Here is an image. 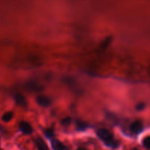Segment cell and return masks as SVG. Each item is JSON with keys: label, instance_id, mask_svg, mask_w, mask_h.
Returning a JSON list of instances; mask_svg holds the SVG:
<instances>
[{"label": "cell", "instance_id": "6da1fadb", "mask_svg": "<svg viewBox=\"0 0 150 150\" xmlns=\"http://www.w3.org/2000/svg\"><path fill=\"white\" fill-rule=\"evenodd\" d=\"M96 135L103 142L106 146L112 149H116L120 146V143L115 140L113 135L106 129H99L96 131Z\"/></svg>", "mask_w": 150, "mask_h": 150}, {"label": "cell", "instance_id": "7a4b0ae2", "mask_svg": "<svg viewBox=\"0 0 150 150\" xmlns=\"http://www.w3.org/2000/svg\"><path fill=\"white\" fill-rule=\"evenodd\" d=\"M51 146L53 150H69L67 146L55 139H51Z\"/></svg>", "mask_w": 150, "mask_h": 150}, {"label": "cell", "instance_id": "3957f363", "mask_svg": "<svg viewBox=\"0 0 150 150\" xmlns=\"http://www.w3.org/2000/svg\"><path fill=\"white\" fill-rule=\"evenodd\" d=\"M144 129V126H143L142 122L139 120H136V121L133 122L130 125V130L135 134H138V133H141Z\"/></svg>", "mask_w": 150, "mask_h": 150}, {"label": "cell", "instance_id": "277c9868", "mask_svg": "<svg viewBox=\"0 0 150 150\" xmlns=\"http://www.w3.org/2000/svg\"><path fill=\"white\" fill-rule=\"evenodd\" d=\"M19 129L22 133L26 135H30L32 133V126L25 121H21L19 123Z\"/></svg>", "mask_w": 150, "mask_h": 150}, {"label": "cell", "instance_id": "5b68a950", "mask_svg": "<svg viewBox=\"0 0 150 150\" xmlns=\"http://www.w3.org/2000/svg\"><path fill=\"white\" fill-rule=\"evenodd\" d=\"M37 103L39 105L42 107H47L50 105L51 103V100L48 97L45 96V95H40L36 99Z\"/></svg>", "mask_w": 150, "mask_h": 150}, {"label": "cell", "instance_id": "8992f818", "mask_svg": "<svg viewBox=\"0 0 150 150\" xmlns=\"http://www.w3.org/2000/svg\"><path fill=\"white\" fill-rule=\"evenodd\" d=\"M15 101H16V103L18 105H19L21 107H23V108L26 107V105H27V102H26V99L21 94H16L15 95Z\"/></svg>", "mask_w": 150, "mask_h": 150}, {"label": "cell", "instance_id": "52a82bcc", "mask_svg": "<svg viewBox=\"0 0 150 150\" xmlns=\"http://www.w3.org/2000/svg\"><path fill=\"white\" fill-rule=\"evenodd\" d=\"M26 87L28 90L31 92H40L43 89V88L39 84L33 81L28 82L26 85Z\"/></svg>", "mask_w": 150, "mask_h": 150}, {"label": "cell", "instance_id": "ba28073f", "mask_svg": "<svg viewBox=\"0 0 150 150\" xmlns=\"http://www.w3.org/2000/svg\"><path fill=\"white\" fill-rule=\"evenodd\" d=\"M35 143L38 150H49L48 146L44 141V139H41V138H38L35 140Z\"/></svg>", "mask_w": 150, "mask_h": 150}, {"label": "cell", "instance_id": "9c48e42d", "mask_svg": "<svg viewBox=\"0 0 150 150\" xmlns=\"http://www.w3.org/2000/svg\"><path fill=\"white\" fill-rule=\"evenodd\" d=\"M13 113L12 111H7L5 114H3V116L1 117V120L4 122H8L10 120L13 119Z\"/></svg>", "mask_w": 150, "mask_h": 150}, {"label": "cell", "instance_id": "30bf717a", "mask_svg": "<svg viewBox=\"0 0 150 150\" xmlns=\"http://www.w3.org/2000/svg\"><path fill=\"white\" fill-rule=\"evenodd\" d=\"M88 125L84 122L80 121V120H77L76 121V129L78 130H84L85 129L87 128Z\"/></svg>", "mask_w": 150, "mask_h": 150}, {"label": "cell", "instance_id": "8fae6325", "mask_svg": "<svg viewBox=\"0 0 150 150\" xmlns=\"http://www.w3.org/2000/svg\"><path fill=\"white\" fill-rule=\"evenodd\" d=\"M143 146L147 149H150V136H146L143 140Z\"/></svg>", "mask_w": 150, "mask_h": 150}, {"label": "cell", "instance_id": "7c38bea8", "mask_svg": "<svg viewBox=\"0 0 150 150\" xmlns=\"http://www.w3.org/2000/svg\"><path fill=\"white\" fill-rule=\"evenodd\" d=\"M45 136L49 139H54V131H53L52 129H47V130H46Z\"/></svg>", "mask_w": 150, "mask_h": 150}, {"label": "cell", "instance_id": "4fadbf2b", "mask_svg": "<svg viewBox=\"0 0 150 150\" xmlns=\"http://www.w3.org/2000/svg\"><path fill=\"white\" fill-rule=\"evenodd\" d=\"M71 123V119L69 117H66V118L63 119V120L62 121V124L64 125H69Z\"/></svg>", "mask_w": 150, "mask_h": 150}, {"label": "cell", "instance_id": "5bb4252c", "mask_svg": "<svg viewBox=\"0 0 150 150\" xmlns=\"http://www.w3.org/2000/svg\"><path fill=\"white\" fill-rule=\"evenodd\" d=\"M144 108H145V104L144 103H139L136 106V109L138 110V111H141V110L144 109Z\"/></svg>", "mask_w": 150, "mask_h": 150}, {"label": "cell", "instance_id": "9a60e30c", "mask_svg": "<svg viewBox=\"0 0 150 150\" xmlns=\"http://www.w3.org/2000/svg\"><path fill=\"white\" fill-rule=\"evenodd\" d=\"M109 42H110V38H109L108 40H104V42H103V44L101 45V47H102V48H104V47H106L108 45Z\"/></svg>", "mask_w": 150, "mask_h": 150}, {"label": "cell", "instance_id": "2e32d148", "mask_svg": "<svg viewBox=\"0 0 150 150\" xmlns=\"http://www.w3.org/2000/svg\"><path fill=\"white\" fill-rule=\"evenodd\" d=\"M76 150H88V149H85V148H83V147H80V148H78Z\"/></svg>", "mask_w": 150, "mask_h": 150}, {"label": "cell", "instance_id": "e0dca14e", "mask_svg": "<svg viewBox=\"0 0 150 150\" xmlns=\"http://www.w3.org/2000/svg\"><path fill=\"white\" fill-rule=\"evenodd\" d=\"M132 150H139V149H137V148H134V149H132Z\"/></svg>", "mask_w": 150, "mask_h": 150}, {"label": "cell", "instance_id": "ac0fdd59", "mask_svg": "<svg viewBox=\"0 0 150 150\" xmlns=\"http://www.w3.org/2000/svg\"><path fill=\"white\" fill-rule=\"evenodd\" d=\"M0 150H3L2 149H1V148H0Z\"/></svg>", "mask_w": 150, "mask_h": 150}]
</instances>
